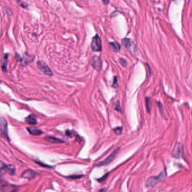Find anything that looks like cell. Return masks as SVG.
I'll list each match as a JSON object with an SVG mask.
<instances>
[{"instance_id": "obj_1", "label": "cell", "mask_w": 192, "mask_h": 192, "mask_svg": "<svg viewBox=\"0 0 192 192\" xmlns=\"http://www.w3.org/2000/svg\"><path fill=\"white\" fill-rule=\"evenodd\" d=\"M7 122L6 118L0 116V134L7 141H10L7 130Z\"/></svg>"}, {"instance_id": "obj_2", "label": "cell", "mask_w": 192, "mask_h": 192, "mask_svg": "<svg viewBox=\"0 0 192 192\" xmlns=\"http://www.w3.org/2000/svg\"><path fill=\"white\" fill-rule=\"evenodd\" d=\"M164 177V174L163 172H161L158 175L156 176H151L149 178L147 181L146 182V186L147 187H152L156 186L157 183L160 182L163 179Z\"/></svg>"}, {"instance_id": "obj_3", "label": "cell", "mask_w": 192, "mask_h": 192, "mask_svg": "<svg viewBox=\"0 0 192 192\" xmlns=\"http://www.w3.org/2000/svg\"><path fill=\"white\" fill-rule=\"evenodd\" d=\"M91 48L93 51L98 52L102 50V43L101 40L99 35L96 34L91 42Z\"/></svg>"}, {"instance_id": "obj_4", "label": "cell", "mask_w": 192, "mask_h": 192, "mask_svg": "<svg viewBox=\"0 0 192 192\" xmlns=\"http://www.w3.org/2000/svg\"><path fill=\"white\" fill-rule=\"evenodd\" d=\"M118 151H119V148H118V149L115 150L112 152V154L107 157L106 159L103 160V161H101L98 164H97V166H106V165H107L110 164L111 162H112V161L115 159L117 154H118Z\"/></svg>"}, {"instance_id": "obj_5", "label": "cell", "mask_w": 192, "mask_h": 192, "mask_svg": "<svg viewBox=\"0 0 192 192\" xmlns=\"http://www.w3.org/2000/svg\"><path fill=\"white\" fill-rule=\"evenodd\" d=\"M122 43L129 51L131 52V54H134V52H136V48L134 43L130 39H123L122 41Z\"/></svg>"}, {"instance_id": "obj_6", "label": "cell", "mask_w": 192, "mask_h": 192, "mask_svg": "<svg viewBox=\"0 0 192 192\" xmlns=\"http://www.w3.org/2000/svg\"><path fill=\"white\" fill-rule=\"evenodd\" d=\"M37 66L40 70L42 71V72L47 75L52 76L53 75L52 71L50 69L48 65L45 63L44 61H38L37 62Z\"/></svg>"}, {"instance_id": "obj_7", "label": "cell", "mask_w": 192, "mask_h": 192, "mask_svg": "<svg viewBox=\"0 0 192 192\" xmlns=\"http://www.w3.org/2000/svg\"><path fill=\"white\" fill-rule=\"evenodd\" d=\"M91 65L97 70H100L102 67V61L98 56H94L91 60Z\"/></svg>"}, {"instance_id": "obj_8", "label": "cell", "mask_w": 192, "mask_h": 192, "mask_svg": "<svg viewBox=\"0 0 192 192\" xmlns=\"http://www.w3.org/2000/svg\"><path fill=\"white\" fill-rule=\"evenodd\" d=\"M173 157L176 158H179L182 157V147L180 143L176 144L173 151Z\"/></svg>"}, {"instance_id": "obj_9", "label": "cell", "mask_w": 192, "mask_h": 192, "mask_svg": "<svg viewBox=\"0 0 192 192\" xmlns=\"http://www.w3.org/2000/svg\"><path fill=\"white\" fill-rule=\"evenodd\" d=\"M37 175V173H35L34 171L30 169L26 170L24 171L22 174V176L24 178L28 179H32L33 178H35V176Z\"/></svg>"}, {"instance_id": "obj_10", "label": "cell", "mask_w": 192, "mask_h": 192, "mask_svg": "<svg viewBox=\"0 0 192 192\" xmlns=\"http://www.w3.org/2000/svg\"><path fill=\"white\" fill-rule=\"evenodd\" d=\"M1 191L2 192H16L17 188L11 184H3L1 186Z\"/></svg>"}, {"instance_id": "obj_11", "label": "cell", "mask_w": 192, "mask_h": 192, "mask_svg": "<svg viewBox=\"0 0 192 192\" xmlns=\"http://www.w3.org/2000/svg\"><path fill=\"white\" fill-rule=\"evenodd\" d=\"M27 130L29 131V133L30 134L33 135H36V136L40 135L43 133V132L41 129L36 128V127H34V126L27 128Z\"/></svg>"}, {"instance_id": "obj_12", "label": "cell", "mask_w": 192, "mask_h": 192, "mask_svg": "<svg viewBox=\"0 0 192 192\" xmlns=\"http://www.w3.org/2000/svg\"><path fill=\"white\" fill-rule=\"evenodd\" d=\"M25 121L29 125H35L37 124V119L35 118V116L33 115H29V116H28L25 119Z\"/></svg>"}, {"instance_id": "obj_13", "label": "cell", "mask_w": 192, "mask_h": 192, "mask_svg": "<svg viewBox=\"0 0 192 192\" xmlns=\"http://www.w3.org/2000/svg\"><path fill=\"white\" fill-rule=\"evenodd\" d=\"M45 140L52 143H63L64 142L63 140H61L59 138H56V137H51V136H48L46 137Z\"/></svg>"}, {"instance_id": "obj_14", "label": "cell", "mask_w": 192, "mask_h": 192, "mask_svg": "<svg viewBox=\"0 0 192 192\" xmlns=\"http://www.w3.org/2000/svg\"><path fill=\"white\" fill-rule=\"evenodd\" d=\"M8 54H6L1 59V67L4 72L7 71V60H8Z\"/></svg>"}, {"instance_id": "obj_15", "label": "cell", "mask_w": 192, "mask_h": 192, "mask_svg": "<svg viewBox=\"0 0 192 192\" xmlns=\"http://www.w3.org/2000/svg\"><path fill=\"white\" fill-rule=\"evenodd\" d=\"M4 171L6 173H9L10 175H14L15 173V167L12 165H6L5 167L3 169Z\"/></svg>"}, {"instance_id": "obj_16", "label": "cell", "mask_w": 192, "mask_h": 192, "mask_svg": "<svg viewBox=\"0 0 192 192\" xmlns=\"http://www.w3.org/2000/svg\"><path fill=\"white\" fill-rule=\"evenodd\" d=\"M110 47L113 51L116 52L120 51V50L121 49L120 45L116 42H112L110 43Z\"/></svg>"}, {"instance_id": "obj_17", "label": "cell", "mask_w": 192, "mask_h": 192, "mask_svg": "<svg viewBox=\"0 0 192 192\" xmlns=\"http://www.w3.org/2000/svg\"><path fill=\"white\" fill-rule=\"evenodd\" d=\"M146 107L147 110L148 112H150V99L148 98H147L146 99Z\"/></svg>"}, {"instance_id": "obj_18", "label": "cell", "mask_w": 192, "mask_h": 192, "mask_svg": "<svg viewBox=\"0 0 192 192\" xmlns=\"http://www.w3.org/2000/svg\"><path fill=\"white\" fill-rule=\"evenodd\" d=\"M114 131L117 135L121 134L122 131V127H117L114 129Z\"/></svg>"}, {"instance_id": "obj_19", "label": "cell", "mask_w": 192, "mask_h": 192, "mask_svg": "<svg viewBox=\"0 0 192 192\" xmlns=\"http://www.w3.org/2000/svg\"><path fill=\"white\" fill-rule=\"evenodd\" d=\"M16 1H17V2L19 3L20 5L22 7H23V8H26V7H28L27 3H26V2H23V1H21V0H16Z\"/></svg>"}, {"instance_id": "obj_20", "label": "cell", "mask_w": 192, "mask_h": 192, "mask_svg": "<svg viewBox=\"0 0 192 192\" xmlns=\"http://www.w3.org/2000/svg\"><path fill=\"white\" fill-rule=\"evenodd\" d=\"M108 174H105V175H103L102 177H101V178H100L99 179H97V181L99 182H105V181L106 180V179L107 178V177H108Z\"/></svg>"}, {"instance_id": "obj_21", "label": "cell", "mask_w": 192, "mask_h": 192, "mask_svg": "<svg viewBox=\"0 0 192 192\" xmlns=\"http://www.w3.org/2000/svg\"><path fill=\"white\" fill-rule=\"evenodd\" d=\"M115 109L116 110L118 111H121V108H120V102L119 101H118L115 103Z\"/></svg>"}, {"instance_id": "obj_22", "label": "cell", "mask_w": 192, "mask_h": 192, "mask_svg": "<svg viewBox=\"0 0 192 192\" xmlns=\"http://www.w3.org/2000/svg\"><path fill=\"white\" fill-rule=\"evenodd\" d=\"M118 79L116 78V77L114 78V82H113V84H112V86L114 87V88H118Z\"/></svg>"}, {"instance_id": "obj_23", "label": "cell", "mask_w": 192, "mask_h": 192, "mask_svg": "<svg viewBox=\"0 0 192 192\" xmlns=\"http://www.w3.org/2000/svg\"><path fill=\"white\" fill-rule=\"evenodd\" d=\"M120 63L122 64V65L125 66L127 64V62L124 58H120Z\"/></svg>"}, {"instance_id": "obj_24", "label": "cell", "mask_w": 192, "mask_h": 192, "mask_svg": "<svg viewBox=\"0 0 192 192\" xmlns=\"http://www.w3.org/2000/svg\"><path fill=\"white\" fill-rule=\"evenodd\" d=\"M81 177H82V175H71V176H69V178H70L71 179H79V178H80Z\"/></svg>"}, {"instance_id": "obj_25", "label": "cell", "mask_w": 192, "mask_h": 192, "mask_svg": "<svg viewBox=\"0 0 192 192\" xmlns=\"http://www.w3.org/2000/svg\"><path fill=\"white\" fill-rule=\"evenodd\" d=\"M6 165L3 163L2 161L0 160V169H3V168L5 167Z\"/></svg>"}, {"instance_id": "obj_26", "label": "cell", "mask_w": 192, "mask_h": 192, "mask_svg": "<svg viewBox=\"0 0 192 192\" xmlns=\"http://www.w3.org/2000/svg\"><path fill=\"white\" fill-rule=\"evenodd\" d=\"M66 134L67 135L68 137H72V135H73V133H72V132L70 131V130H67L66 132Z\"/></svg>"}, {"instance_id": "obj_27", "label": "cell", "mask_w": 192, "mask_h": 192, "mask_svg": "<svg viewBox=\"0 0 192 192\" xmlns=\"http://www.w3.org/2000/svg\"><path fill=\"white\" fill-rule=\"evenodd\" d=\"M102 1L105 5H107L109 3V2H110L109 0H102Z\"/></svg>"}, {"instance_id": "obj_28", "label": "cell", "mask_w": 192, "mask_h": 192, "mask_svg": "<svg viewBox=\"0 0 192 192\" xmlns=\"http://www.w3.org/2000/svg\"><path fill=\"white\" fill-rule=\"evenodd\" d=\"M106 192V190H105V189H102L101 190H100V191L99 192Z\"/></svg>"}]
</instances>
